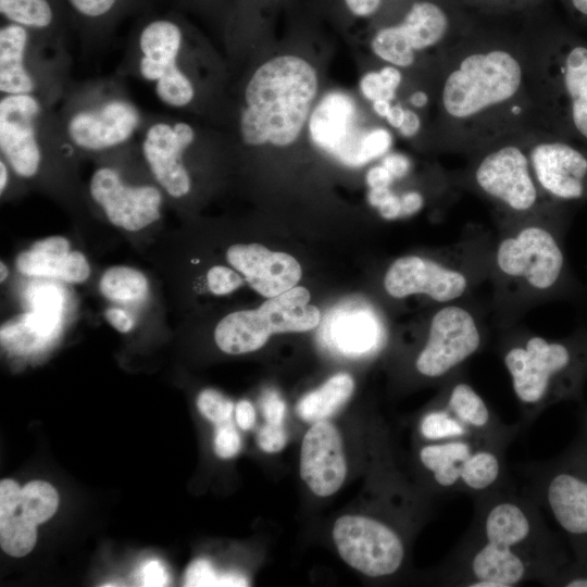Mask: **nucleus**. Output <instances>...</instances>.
<instances>
[{
  "mask_svg": "<svg viewBox=\"0 0 587 587\" xmlns=\"http://www.w3.org/2000/svg\"><path fill=\"white\" fill-rule=\"evenodd\" d=\"M444 65L439 111L449 147L482 150L539 129L529 45L460 41Z\"/></svg>",
  "mask_w": 587,
  "mask_h": 587,
  "instance_id": "1",
  "label": "nucleus"
},
{
  "mask_svg": "<svg viewBox=\"0 0 587 587\" xmlns=\"http://www.w3.org/2000/svg\"><path fill=\"white\" fill-rule=\"evenodd\" d=\"M317 92L315 68L297 55L262 63L248 78L237 109V133L248 147H286L299 137Z\"/></svg>",
  "mask_w": 587,
  "mask_h": 587,
  "instance_id": "2",
  "label": "nucleus"
},
{
  "mask_svg": "<svg viewBox=\"0 0 587 587\" xmlns=\"http://www.w3.org/2000/svg\"><path fill=\"white\" fill-rule=\"evenodd\" d=\"M124 77L113 74L74 80L57 112L77 155L109 157L140 136L147 112L132 99Z\"/></svg>",
  "mask_w": 587,
  "mask_h": 587,
  "instance_id": "3",
  "label": "nucleus"
},
{
  "mask_svg": "<svg viewBox=\"0 0 587 587\" xmlns=\"http://www.w3.org/2000/svg\"><path fill=\"white\" fill-rule=\"evenodd\" d=\"M198 52L178 21L151 18L128 38L115 74L148 84L170 109L190 111L202 95Z\"/></svg>",
  "mask_w": 587,
  "mask_h": 587,
  "instance_id": "4",
  "label": "nucleus"
},
{
  "mask_svg": "<svg viewBox=\"0 0 587 587\" xmlns=\"http://www.w3.org/2000/svg\"><path fill=\"white\" fill-rule=\"evenodd\" d=\"M529 50L538 128L587 147V41L559 34Z\"/></svg>",
  "mask_w": 587,
  "mask_h": 587,
  "instance_id": "5",
  "label": "nucleus"
},
{
  "mask_svg": "<svg viewBox=\"0 0 587 587\" xmlns=\"http://www.w3.org/2000/svg\"><path fill=\"white\" fill-rule=\"evenodd\" d=\"M0 152L11 170L27 180L77 155L65 138L57 108L30 95L1 96Z\"/></svg>",
  "mask_w": 587,
  "mask_h": 587,
  "instance_id": "6",
  "label": "nucleus"
},
{
  "mask_svg": "<svg viewBox=\"0 0 587 587\" xmlns=\"http://www.w3.org/2000/svg\"><path fill=\"white\" fill-rule=\"evenodd\" d=\"M73 82L66 41L10 22L1 26V95H30L57 108Z\"/></svg>",
  "mask_w": 587,
  "mask_h": 587,
  "instance_id": "7",
  "label": "nucleus"
},
{
  "mask_svg": "<svg viewBox=\"0 0 587 587\" xmlns=\"http://www.w3.org/2000/svg\"><path fill=\"white\" fill-rule=\"evenodd\" d=\"M484 542L471 558L473 587H512L529 574L524 546L534 532L533 521L519 503L502 500L487 511Z\"/></svg>",
  "mask_w": 587,
  "mask_h": 587,
  "instance_id": "8",
  "label": "nucleus"
},
{
  "mask_svg": "<svg viewBox=\"0 0 587 587\" xmlns=\"http://www.w3.org/2000/svg\"><path fill=\"white\" fill-rule=\"evenodd\" d=\"M311 141L349 167H360L388 152L392 137L384 127L362 125L354 99L339 90L326 93L309 120Z\"/></svg>",
  "mask_w": 587,
  "mask_h": 587,
  "instance_id": "9",
  "label": "nucleus"
},
{
  "mask_svg": "<svg viewBox=\"0 0 587 587\" xmlns=\"http://www.w3.org/2000/svg\"><path fill=\"white\" fill-rule=\"evenodd\" d=\"M529 132L509 136L482 149L473 174L475 184L487 197L516 213L533 210L544 195L530 166Z\"/></svg>",
  "mask_w": 587,
  "mask_h": 587,
  "instance_id": "10",
  "label": "nucleus"
},
{
  "mask_svg": "<svg viewBox=\"0 0 587 587\" xmlns=\"http://www.w3.org/2000/svg\"><path fill=\"white\" fill-rule=\"evenodd\" d=\"M200 130L188 121L147 113L139 149L149 173L170 198L180 200L192 191L189 158Z\"/></svg>",
  "mask_w": 587,
  "mask_h": 587,
  "instance_id": "11",
  "label": "nucleus"
},
{
  "mask_svg": "<svg viewBox=\"0 0 587 587\" xmlns=\"http://www.w3.org/2000/svg\"><path fill=\"white\" fill-rule=\"evenodd\" d=\"M528 155L546 197L558 202L587 199V147L533 129L528 134Z\"/></svg>",
  "mask_w": 587,
  "mask_h": 587,
  "instance_id": "12",
  "label": "nucleus"
},
{
  "mask_svg": "<svg viewBox=\"0 0 587 587\" xmlns=\"http://www.w3.org/2000/svg\"><path fill=\"white\" fill-rule=\"evenodd\" d=\"M91 200L116 227L141 230L161 217L164 192L155 183H129L114 164L103 163L90 177Z\"/></svg>",
  "mask_w": 587,
  "mask_h": 587,
  "instance_id": "13",
  "label": "nucleus"
},
{
  "mask_svg": "<svg viewBox=\"0 0 587 587\" xmlns=\"http://www.w3.org/2000/svg\"><path fill=\"white\" fill-rule=\"evenodd\" d=\"M451 38V22L446 11L430 1L414 2L401 23L380 28L371 41L373 53L397 67L414 65L420 53L441 49Z\"/></svg>",
  "mask_w": 587,
  "mask_h": 587,
  "instance_id": "14",
  "label": "nucleus"
},
{
  "mask_svg": "<svg viewBox=\"0 0 587 587\" xmlns=\"http://www.w3.org/2000/svg\"><path fill=\"white\" fill-rule=\"evenodd\" d=\"M333 539L341 559L371 577L394 574L404 558L399 535L372 517L350 514L338 517Z\"/></svg>",
  "mask_w": 587,
  "mask_h": 587,
  "instance_id": "15",
  "label": "nucleus"
},
{
  "mask_svg": "<svg viewBox=\"0 0 587 587\" xmlns=\"http://www.w3.org/2000/svg\"><path fill=\"white\" fill-rule=\"evenodd\" d=\"M496 262L504 275L522 278L537 290H547L563 273L564 254L549 229L529 225L501 240Z\"/></svg>",
  "mask_w": 587,
  "mask_h": 587,
  "instance_id": "16",
  "label": "nucleus"
},
{
  "mask_svg": "<svg viewBox=\"0 0 587 587\" xmlns=\"http://www.w3.org/2000/svg\"><path fill=\"white\" fill-rule=\"evenodd\" d=\"M480 345L473 315L462 307L447 305L432 319L427 341L415 366L427 377H440L469 359Z\"/></svg>",
  "mask_w": 587,
  "mask_h": 587,
  "instance_id": "17",
  "label": "nucleus"
},
{
  "mask_svg": "<svg viewBox=\"0 0 587 587\" xmlns=\"http://www.w3.org/2000/svg\"><path fill=\"white\" fill-rule=\"evenodd\" d=\"M571 361L572 354L566 345L540 336L530 337L523 346L511 348L504 355L513 390L517 399L526 404L540 402L552 380L569 367Z\"/></svg>",
  "mask_w": 587,
  "mask_h": 587,
  "instance_id": "18",
  "label": "nucleus"
},
{
  "mask_svg": "<svg viewBox=\"0 0 587 587\" xmlns=\"http://www.w3.org/2000/svg\"><path fill=\"white\" fill-rule=\"evenodd\" d=\"M384 287L394 298L423 294L438 302L453 301L467 288L465 275L417 255L397 259L386 272Z\"/></svg>",
  "mask_w": 587,
  "mask_h": 587,
  "instance_id": "19",
  "label": "nucleus"
},
{
  "mask_svg": "<svg viewBox=\"0 0 587 587\" xmlns=\"http://www.w3.org/2000/svg\"><path fill=\"white\" fill-rule=\"evenodd\" d=\"M347 463L339 430L329 422L314 423L300 452V476L313 494L327 497L344 484Z\"/></svg>",
  "mask_w": 587,
  "mask_h": 587,
  "instance_id": "20",
  "label": "nucleus"
},
{
  "mask_svg": "<svg viewBox=\"0 0 587 587\" xmlns=\"http://www.w3.org/2000/svg\"><path fill=\"white\" fill-rule=\"evenodd\" d=\"M226 257L248 284L266 298L291 289L301 278V266L295 258L259 243L234 245L228 248Z\"/></svg>",
  "mask_w": 587,
  "mask_h": 587,
  "instance_id": "21",
  "label": "nucleus"
},
{
  "mask_svg": "<svg viewBox=\"0 0 587 587\" xmlns=\"http://www.w3.org/2000/svg\"><path fill=\"white\" fill-rule=\"evenodd\" d=\"M15 263L18 272L26 276L83 283L90 275L86 257L79 251H71L70 241L62 236L36 241L17 255Z\"/></svg>",
  "mask_w": 587,
  "mask_h": 587,
  "instance_id": "22",
  "label": "nucleus"
},
{
  "mask_svg": "<svg viewBox=\"0 0 587 587\" xmlns=\"http://www.w3.org/2000/svg\"><path fill=\"white\" fill-rule=\"evenodd\" d=\"M327 322L328 338L348 355L365 353L378 341V321L366 308L346 305L335 310Z\"/></svg>",
  "mask_w": 587,
  "mask_h": 587,
  "instance_id": "23",
  "label": "nucleus"
},
{
  "mask_svg": "<svg viewBox=\"0 0 587 587\" xmlns=\"http://www.w3.org/2000/svg\"><path fill=\"white\" fill-rule=\"evenodd\" d=\"M309 301L308 289L292 287L278 296L267 298L258 311L272 334L308 332L321 322L320 310L309 304Z\"/></svg>",
  "mask_w": 587,
  "mask_h": 587,
  "instance_id": "24",
  "label": "nucleus"
},
{
  "mask_svg": "<svg viewBox=\"0 0 587 587\" xmlns=\"http://www.w3.org/2000/svg\"><path fill=\"white\" fill-rule=\"evenodd\" d=\"M546 495L553 517L565 532L587 534V480L559 473L549 482Z\"/></svg>",
  "mask_w": 587,
  "mask_h": 587,
  "instance_id": "25",
  "label": "nucleus"
},
{
  "mask_svg": "<svg viewBox=\"0 0 587 587\" xmlns=\"http://www.w3.org/2000/svg\"><path fill=\"white\" fill-rule=\"evenodd\" d=\"M271 335L258 309L229 313L218 322L214 330L217 347L229 354L255 351L267 342Z\"/></svg>",
  "mask_w": 587,
  "mask_h": 587,
  "instance_id": "26",
  "label": "nucleus"
},
{
  "mask_svg": "<svg viewBox=\"0 0 587 587\" xmlns=\"http://www.w3.org/2000/svg\"><path fill=\"white\" fill-rule=\"evenodd\" d=\"M474 451L467 438L449 439L424 446L420 460L439 486L450 488L461 482L462 466Z\"/></svg>",
  "mask_w": 587,
  "mask_h": 587,
  "instance_id": "27",
  "label": "nucleus"
},
{
  "mask_svg": "<svg viewBox=\"0 0 587 587\" xmlns=\"http://www.w3.org/2000/svg\"><path fill=\"white\" fill-rule=\"evenodd\" d=\"M353 390L354 382L349 374H336L320 388L304 395L297 403L296 412L305 422L325 421L349 400Z\"/></svg>",
  "mask_w": 587,
  "mask_h": 587,
  "instance_id": "28",
  "label": "nucleus"
},
{
  "mask_svg": "<svg viewBox=\"0 0 587 587\" xmlns=\"http://www.w3.org/2000/svg\"><path fill=\"white\" fill-rule=\"evenodd\" d=\"M0 12L10 23L55 41H66L59 29L58 14L51 0H0Z\"/></svg>",
  "mask_w": 587,
  "mask_h": 587,
  "instance_id": "29",
  "label": "nucleus"
},
{
  "mask_svg": "<svg viewBox=\"0 0 587 587\" xmlns=\"http://www.w3.org/2000/svg\"><path fill=\"white\" fill-rule=\"evenodd\" d=\"M80 18L82 51L90 53L102 49L109 37L110 18L117 12L121 0H65ZM110 32V29H109Z\"/></svg>",
  "mask_w": 587,
  "mask_h": 587,
  "instance_id": "30",
  "label": "nucleus"
},
{
  "mask_svg": "<svg viewBox=\"0 0 587 587\" xmlns=\"http://www.w3.org/2000/svg\"><path fill=\"white\" fill-rule=\"evenodd\" d=\"M101 294L113 301L130 302L142 299L149 289L146 276L129 266H112L99 282Z\"/></svg>",
  "mask_w": 587,
  "mask_h": 587,
  "instance_id": "31",
  "label": "nucleus"
},
{
  "mask_svg": "<svg viewBox=\"0 0 587 587\" xmlns=\"http://www.w3.org/2000/svg\"><path fill=\"white\" fill-rule=\"evenodd\" d=\"M447 409L473 432L486 428L490 421V413L485 401L465 383L453 386Z\"/></svg>",
  "mask_w": 587,
  "mask_h": 587,
  "instance_id": "32",
  "label": "nucleus"
},
{
  "mask_svg": "<svg viewBox=\"0 0 587 587\" xmlns=\"http://www.w3.org/2000/svg\"><path fill=\"white\" fill-rule=\"evenodd\" d=\"M58 505V492L47 482L34 480L22 488L21 514L36 525L49 520Z\"/></svg>",
  "mask_w": 587,
  "mask_h": 587,
  "instance_id": "33",
  "label": "nucleus"
},
{
  "mask_svg": "<svg viewBox=\"0 0 587 587\" xmlns=\"http://www.w3.org/2000/svg\"><path fill=\"white\" fill-rule=\"evenodd\" d=\"M36 526L22 514H14L0 520V545L2 550L16 558L29 553L37 540Z\"/></svg>",
  "mask_w": 587,
  "mask_h": 587,
  "instance_id": "34",
  "label": "nucleus"
},
{
  "mask_svg": "<svg viewBox=\"0 0 587 587\" xmlns=\"http://www.w3.org/2000/svg\"><path fill=\"white\" fill-rule=\"evenodd\" d=\"M500 462L496 453L477 449L464 462L461 470V483L473 490L490 487L499 477Z\"/></svg>",
  "mask_w": 587,
  "mask_h": 587,
  "instance_id": "35",
  "label": "nucleus"
},
{
  "mask_svg": "<svg viewBox=\"0 0 587 587\" xmlns=\"http://www.w3.org/2000/svg\"><path fill=\"white\" fill-rule=\"evenodd\" d=\"M420 429L424 438L434 441L466 438L473 432L447 408L427 413L421 422Z\"/></svg>",
  "mask_w": 587,
  "mask_h": 587,
  "instance_id": "36",
  "label": "nucleus"
},
{
  "mask_svg": "<svg viewBox=\"0 0 587 587\" xmlns=\"http://www.w3.org/2000/svg\"><path fill=\"white\" fill-rule=\"evenodd\" d=\"M186 586H246L247 579L238 573H223L215 571L213 565L204 559L192 562L185 577Z\"/></svg>",
  "mask_w": 587,
  "mask_h": 587,
  "instance_id": "37",
  "label": "nucleus"
},
{
  "mask_svg": "<svg viewBox=\"0 0 587 587\" xmlns=\"http://www.w3.org/2000/svg\"><path fill=\"white\" fill-rule=\"evenodd\" d=\"M197 407L215 425L230 421L234 410L233 402L214 389L202 390L197 398Z\"/></svg>",
  "mask_w": 587,
  "mask_h": 587,
  "instance_id": "38",
  "label": "nucleus"
},
{
  "mask_svg": "<svg viewBox=\"0 0 587 587\" xmlns=\"http://www.w3.org/2000/svg\"><path fill=\"white\" fill-rule=\"evenodd\" d=\"M213 448L221 459L235 457L241 447L239 434L232 421L215 425Z\"/></svg>",
  "mask_w": 587,
  "mask_h": 587,
  "instance_id": "39",
  "label": "nucleus"
},
{
  "mask_svg": "<svg viewBox=\"0 0 587 587\" xmlns=\"http://www.w3.org/2000/svg\"><path fill=\"white\" fill-rule=\"evenodd\" d=\"M207 282L210 291L216 296L228 295L243 283L236 272L223 265L211 267L207 274Z\"/></svg>",
  "mask_w": 587,
  "mask_h": 587,
  "instance_id": "40",
  "label": "nucleus"
},
{
  "mask_svg": "<svg viewBox=\"0 0 587 587\" xmlns=\"http://www.w3.org/2000/svg\"><path fill=\"white\" fill-rule=\"evenodd\" d=\"M22 488L12 479H2L0 483V520L15 514L21 507Z\"/></svg>",
  "mask_w": 587,
  "mask_h": 587,
  "instance_id": "41",
  "label": "nucleus"
},
{
  "mask_svg": "<svg viewBox=\"0 0 587 587\" xmlns=\"http://www.w3.org/2000/svg\"><path fill=\"white\" fill-rule=\"evenodd\" d=\"M287 442V433L283 425L266 423L258 434L259 447L267 452L275 453L284 449Z\"/></svg>",
  "mask_w": 587,
  "mask_h": 587,
  "instance_id": "42",
  "label": "nucleus"
},
{
  "mask_svg": "<svg viewBox=\"0 0 587 587\" xmlns=\"http://www.w3.org/2000/svg\"><path fill=\"white\" fill-rule=\"evenodd\" d=\"M262 414L268 424L283 425L286 404L275 390H267L261 400Z\"/></svg>",
  "mask_w": 587,
  "mask_h": 587,
  "instance_id": "43",
  "label": "nucleus"
},
{
  "mask_svg": "<svg viewBox=\"0 0 587 587\" xmlns=\"http://www.w3.org/2000/svg\"><path fill=\"white\" fill-rule=\"evenodd\" d=\"M360 90L363 97L372 102L379 99L392 101L396 98V95L386 89L378 72H369L363 75L360 80Z\"/></svg>",
  "mask_w": 587,
  "mask_h": 587,
  "instance_id": "44",
  "label": "nucleus"
},
{
  "mask_svg": "<svg viewBox=\"0 0 587 587\" xmlns=\"http://www.w3.org/2000/svg\"><path fill=\"white\" fill-rule=\"evenodd\" d=\"M137 578L141 586H165L170 575L162 562L150 560L141 565Z\"/></svg>",
  "mask_w": 587,
  "mask_h": 587,
  "instance_id": "45",
  "label": "nucleus"
},
{
  "mask_svg": "<svg viewBox=\"0 0 587 587\" xmlns=\"http://www.w3.org/2000/svg\"><path fill=\"white\" fill-rule=\"evenodd\" d=\"M382 165L391 173L394 178H402L408 174L411 162L404 154L389 153L383 159Z\"/></svg>",
  "mask_w": 587,
  "mask_h": 587,
  "instance_id": "46",
  "label": "nucleus"
},
{
  "mask_svg": "<svg viewBox=\"0 0 587 587\" xmlns=\"http://www.w3.org/2000/svg\"><path fill=\"white\" fill-rule=\"evenodd\" d=\"M105 319L120 333H128L134 327L130 314L118 308H109L105 311Z\"/></svg>",
  "mask_w": 587,
  "mask_h": 587,
  "instance_id": "47",
  "label": "nucleus"
},
{
  "mask_svg": "<svg viewBox=\"0 0 587 587\" xmlns=\"http://www.w3.org/2000/svg\"><path fill=\"white\" fill-rule=\"evenodd\" d=\"M235 417L238 426L243 429H250L255 423V410L248 400H241L235 408Z\"/></svg>",
  "mask_w": 587,
  "mask_h": 587,
  "instance_id": "48",
  "label": "nucleus"
},
{
  "mask_svg": "<svg viewBox=\"0 0 587 587\" xmlns=\"http://www.w3.org/2000/svg\"><path fill=\"white\" fill-rule=\"evenodd\" d=\"M392 180L394 176L384 165L374 166L366 174V183L370 188H386L391 185Z\"/></svg>",
  "mask_w": 587,
  "mask_h": 587,
  "instance_id": "49",
  "label": "nucleus"
},
{
  "mask_svg": "<svg viewBox=\"0 0 587 587\" xmlns=\"http://www.w3.org/2000/svg\"><path fill=\"white\" fill-rule=\"evenodd\" d=\"M401 216H410L417 213L423 204V196L417 191H408L400 197Z\"/></svg>",
  "mask_w": 587,
  "mask_h": 587,
  "instance_id": "50",
  "label": "nucleus"
},
{
  "mask_svg": "<svg viewBox=\"0 0 587 587\" xmlns=\"http://www.w3.org/2000/svg\"><path fill=\"white\" fill-rule=\"evenodd\" d=\"M346 5L357 16L366 17L374 14L382 0H345Z\"/></svg>",
  "mask_w": 587,
  "mask_h": 587,
  "instance_id": "51",
  "label": "nucleus"
},
{
  "mask_svg": "<svg viewBox=\"0 0 587 587\" xmlns=\"http://www.w3.org/2000/svg\"><path fill=\"white\" fill-rule=\"evenodd\" d=\"M378 73L386 89L392 95H396L397 89L402 82V74L399 67L394 65H387L382 67Z\"/></svg>",
  "mask_w": 587,
  "mask_h": 587,
  "instance_id": "52",
  "label": "nucleus"
},
{
  "mask_svg": "<svg viewBox=\"0 0 587 587\" xmlns=\"http://www.w3.org/2000/svg\"><path fill=\"white\" fill-rule=\"evenodd\" d=\"M421 117L419 116V114L411 109H405L403 123L398 128V130L401 136L405 138H411L419 133V130L421 129Z\"/></svg>",
  "mask_w": 587,
  "mask_h": 587,
  "instance_id": "53",
  "label": "nucleus"
},
{
  "mask_svg": "<svg viewBox=\"0 0 587 587\" xmlns=\"http://www.w3.org/2000/svg\"><path fill=\"white\" fill-rule=\"evenodd\" d=\"M382 217L395 220L401 216L400 197L394 192L377 208Z\"/></svg>",
  "mask_w": 587,
  "mask_h": 587,
  "instance_id": "54",
  "label": "nucleus"
},
{
  "mask_svg": "<svg viewBox=\"0 0 587 587\" xmlns=\"http://www.w3.org/2000/svg\"><path fill=\"white\" fill-rule=\"evenodd\" d=\"M404 115L405 109L401 104L397 103L391 105V109L386 116V121L391 127L398 129L403 123Z\"/></svg>",
  "mask_w": 587,
  "mask_h": 587,
  "instance_id": "55",
  "label": "nucleus"
},
{
  "mask_svg": "<svg viewBox=\"0 0 587 587\" xmlns=\"http://www.w3.org/2000/svg\"><path fill=\"white\" fill-rule=\"evenodd\" d=\"M391 193L392 191L389 189V187L371 188L367 195V200L371 205L378 208Z\"/></svg>",
  "mask_w": 587,
  "mask_h": 587,
  "instance_id": "56",
  "label": "nucleus"
},
{
  "mask_svg": "<svg viewBox=\"0 0 587 587\" xmlns=\"http://www.w3.org/2000/svg\"><path fill=\"white\" fill-rule=\"evenodd\" d=\"M409 102L416 109H423L429 102L428 93L424 90H415L410 95Z\"/></svg>",
  "mask_w": 587,
  "mask_h": 587,
  "instance_id": "57",
  "label": "nucleus"
},
{
  "mask_svg": "<svg viewBox=\"0 0 587 587\" xmlns=\"http://www.w3.org/2000/svg\"><path fill=\"white\" fill-rule=\"evenodd\" d=\"M391 101L385 99H379L372 102L373 111L383 118H386L391 109Z\"/></svg>",
  "mask_w": 587,
  "mask_h": 587,
  "instance_id": "58",
  "label": "nucleus"
},
{
  "mask_svg": "<svg viewBox=\"0 0 587 587\" xmlns=\"http://www.w3.org/2000/svg\"><path fill=\"white\" fill-rule=\"evenodd\" d=\"M569 587H587V578H575L566 584Z\"/></svg>",
  "mask_w": 587,
  "mask_h": 587,
  "instance_id": "59",
  "label": "nucleus"
},
{
  "mask_svg": "<svg viewBox=\"0 0 587 587\" xmlns=\"http://www.w3.org/2000/svg\"><path fill=\"white\" fill-rule=\"evenodd\" d=\"M0 271H1L0 280L1 283H3L8 277L9 271H8L7 265L2 261L0 263Z\"/></svg>",
  "mask_w": 587,
  "mask_h": 587,
  "instance_id": "60",
  "label": "nucleus"
}]
</instances>
